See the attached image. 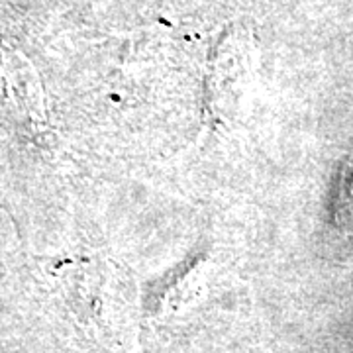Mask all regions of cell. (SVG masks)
Returning a JSON list of instances; mask_svg holds the SVG:
<instances>
[{
    "label": "cell",
    "instance_id": "obj_1",
    "mask_svg": "<svg viewBox=\"0 0 353 353\" xmlns=\"http://www.w3.org/2000/svg\"><path fill=\"white\" fill-rule=\"evenodd\" d=\"M332 220L340 232L353 236V155L343 159L338 169L332 196Z\"/></svg>",
    "mask_w": 353,
    "mask_h": 353
}]
</instances>
